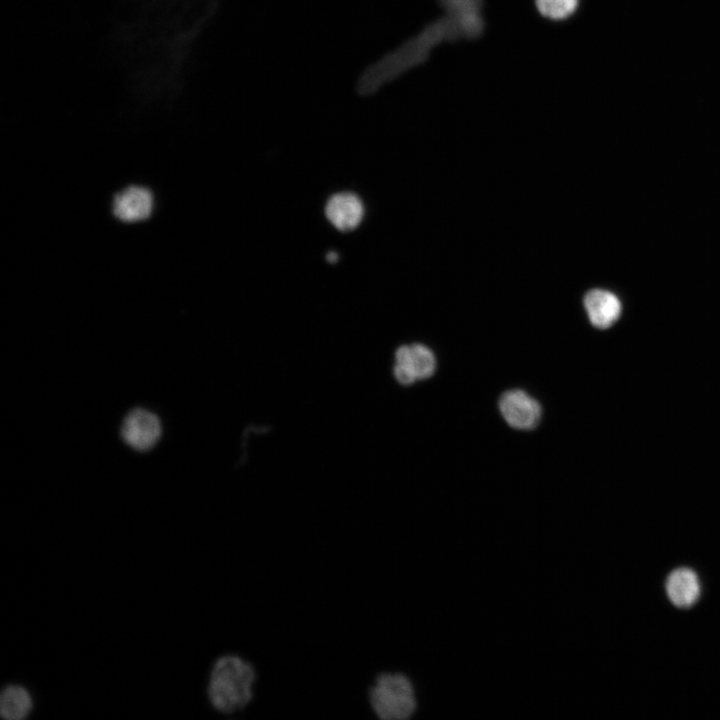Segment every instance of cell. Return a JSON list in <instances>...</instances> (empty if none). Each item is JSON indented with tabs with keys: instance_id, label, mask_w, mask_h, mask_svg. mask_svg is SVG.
Here are the masks:
<instances>
[{
	"instance_id": "cell-1",
	"label": "cell",
	"mask_w": 720,
	"mask_h": 720,
	"mask_svg": "<svg viewBox=\"0 0 720 720\" xmlns=\"http://www.w3.org/2000/svg\"><path fill=\"white\" fill-rule=\"evenodd\" d=\"M257 671L252 662L234 653L213 662L206 688L211 707L225 715L244 710L254 699Z\"/></svg>"
},
{
	"instance_id": "cell-2",
	"label": "cell",
	"mask_w": 720,
	"mask_h": 720,
	"mask_svg": "<svg viewBox=\"0 0 720 720\" xmlns=\"http://www.w3.org/2000/svg\"><path fill=\"white\" fill-rule=\"evenodd\" d=\"M367 697L371 711L379 720H408L416 712L415 687L401 672L377 674L368 688Z\"/></svg>"
},
{
	"instance_id": "cell-3",
	"label": "cell",
	"mask_w": 720,
	"mask_h": 720,
	"mask_svg": "<svg viewBox=\"0 0 720 720\" xmlns=\"http://www.w3.org/2000/svg\"><path fill=\"white\" fill-rule=\"evenodd\" d=\"M155 198L151 189L143 185L130 184L112 199V215L123 223L143 222L151 217Z\"/></svg>"
},
{
	"instance_id": "cell-4",
	"label": "cell",
	"mask_w": 720,
	"mask_h": 720,
	"mask_svg": "<svg viewBox=\"0 0 720 720\" xmlns=\"http://www.w3.org/2000/svg\"><path fill=\"white\" fill-rule=\"evenodd\" d=\"M161 435V423L156 414L137 408L128 413L121 426V437L137 451L151 449Z\"/></svg>"
},
{
	"instance_id": "cell-5",
	"label": "cell",
	"mask_w": 720,
	"mask_h": 720,
	"mask_svg": "<svg viewBox=\"0 0 720 720\" xmlns=\"http://www.w3.org/2000/svg\"><path fill=\"white\" fill-rule=\"evenodd\" d=\"M498 405L505 421L515 429H533L542 416L539 402L522 390L504 392Z\"/></svg>"
},
{
	"instance_id": "cell-6",
	"label": "cell",
	"mask_w": 720,
	"mask_h": 720,
	"mask_svg": "<svg viewBox=\"0 0 720 720\" xmlns=\"http://www.w3.org/2000/svg\"><path fill=\"white\" fill-rule=\"evenodd\" d=\"M328 221L340 231H351L362 221L364 206L360 198L351 192H341L329 198L325 206Z\"/></svg>"
},
{
	"instance_id": "cell-7",
	"label": "cell",
	"mask_w": 720,
	"mask_h": 720,
	"mask_svg": "<svg viewBox=\"0 0 720 720\" xmlns=\"http://www.w3.org/2000/svg\"><path fill=\"white\" fill-rule=\"evenodd\" d=\"M669 601L677 608H690L701 595V583L697 573L688 567L672 570L665 581Z\"/></svg>"
},
{
	"instance_id": "cell-8",
	"label": "cell",
	"mask_w": 720,
	"mask_h": 720,
	"mask_svg": "<svg viewBox=\"0 0 720 720\" xmlns=\"http://www.w3.org/2000/svg\"><path fill=\"white\" fill-rule=\"evenodd\" d=\"M584 307L591 324L599 329L611 327L622 312L618 297L604 289L590 290L584 297Z\"/></svg>"
},
{
	"instance_id": "cell-9",
	"label": "cell",
	"mask_w": 720,
	"mask_h": 720,
	"mask_svg": "<svg viewBox=\"0 0 720 720\" xmlns=\"http://www.w3.org/2000/svg\"><path fill=\"white\" fill-rule=\"evenodd\" d=\"M437 1L444 14L452 16L462 24L468 34L469 40L478 39L484 33V0Z\"/></svg>"
},
{
	"instance_id": "cell-10",
	"label": "cell",
	"mask_w": 720,
	"mask_h": 720,
	"mask_svg": "<svg viewBox=\"0 0 720 720\" xmlns=\"http://www.w3.org/2000/svg\"><path fill=\"white\" fill-rule=\"evenodd\" d=\"M34 700L27 687L9 683L0 692V715L6 720H24L32 712Z\"/></svg>"
},
{
	"instance_id": "cell-11",
	"label": "cell",
	"mask_w": 720,
	"mask_h": 720,
	"mask_svg": "<svg viewBox=\"0 0 720 720\" xmlns=\"http://www.w3.org/2000/svg\"><path fill=\"white\" fill-rule=\"evenodd\" d=\"M541 16L551 21H564L573 16L580 0H534Z\"/></svg>"
},
{
	"instance_id": "cell-12",
	"label": "cell",
	"mask_w": 720,
	"mask_h": 720,
	"mask_svg": "<svg viewBox=\"0 0 720 720\" xmlns=\"http://www.w3.org/2000/svg\"><path fill=\"white\" fill-rule=\"evenodd\" d=\"M410 347L411 357L408 365L413 368L417 378L426 379L431 377L436 369L434 353L422 344H413Z\"/></svg>"
},
{
	"instance_id": "cell-13",
	"label": "cell",
	"mask_w": 720,
	"mask_h": 720,
	"mask_svg": "<svg viewBox=\"0 0 720 720\" xmlns=\"http://www.w3.org/2000/svg\"><path fill=\"white\" fill-rule=\"evenodd\" d=\"M394 375L397 381L403 385H410L418 379L413 368L406 364L396 363Z\"/></svg>"
},
{
	"instance_id": "cell-14",
	"label": "cell",
	"mask_w": 720,
	"mask_h": 720,
	"mask_svg": "<svg viewBox=\"0 0 720 720\" xmlns=\"http://www.w3.org/2000/svg\"><path fill=\"white\" fill-rule=\"evenodd\" d=\"M326 258L329 263H334L338 260V254L336 252H329Z\"/></svg>"
}]
</instances>
